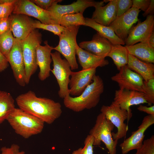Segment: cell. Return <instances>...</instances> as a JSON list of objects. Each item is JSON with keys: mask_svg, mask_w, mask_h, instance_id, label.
<instances>
[{"mask_svg": "<svg viewBox=\"0 0 154 154\" xmlns=\"http://www.w3.org/2000/svg\"><path fill=\"white\" fill-rule=\"evenodd\" d=\"M93 143V137L91 135H88L84 141V147L74 151L72 154H94Z\"/></svg>", "mask_w": 154, "mask_h": 154, "instance_id": "33", "label": "cell"}, {"mask_svg": "<svg viewBox=\"0 0 154 154\" xmlns=\"http://www.w3.org/2000/svg\"><path fill=\"white\" fill-rule=\"evenodd\" d=\"M143 92L148 105L154 104V78L143 81Z\"/></svg>", "mask_w": 154, "mask_h": 154, "instance_id": "31", "label": "cell"}, {"mask_svg": "<svg viewBox=\"0 0 154 154\" xmlns=\"http://www.w3.org/2000/svg\"><path fill=\"white\" fill-rule=\"evenodd\" d=\"M111 78L117 83L119 89L143 92V78L130 69L127 65L121 68L119 72Z\"/></svg>", "mask_w": 154, "mask_h": 154, "instance_id": "12", "label": "cell"}, {"mask_svg": "<svg viewBox=\"0 0 154 154\" xmlns=\"http://www.w3.org/2000/svg\"><path fill=\"white\" fill-rule=\"evenodd\" d=\"M113 101L131 114V106L147 103L143 92L119 89L115 91Z\"/></svg>", "mask_w": 154, "mask_h": 154, "instance_id": "17", "label": "cell"}, {"mask_svg": "<svg viewBox=\"0 0 154 154\" xmlns=\"http://www.w3.org/2000/svg\"><path fill=\"white\" fill-rule=\"evenodd\" d=\"M96 68H91L76 72H72L69 84V94L72 96L80 95L93 81Z\"/></svg>", "mask_w": 154, "mask_h": 154, "instance_id": "16", "label": "cell"}, {"mask_svg": "<svg viewBox=\"0 0 154 154\" xmlns=\"http://www.w3.org/2000/svg\"><path fill=\"white\" fill-rule=\"evenodd\" d=\"M15 100L19 108L48 124L52 123L62 112L60 103L48 98L38 97L31 90L19 95Z\"/></svg>", "mask_w": 154, "mask_h": 154, "instance_id": "1", "label": "cell"}, {"mask_svg": "<svg viewBox=\"0 0 154 154\" xmlns=\"http://www.w3.org/2000/svg\"><path fill=\"white\" fill-rule=\"evenodd\" d=\"M10 29L14 37L23 40L27 37L34 30V21L29 16L23 14L12 13L9 17Z\"/></svg>", "mask_w": 154, "mask_h": 154, "instance_id": "18", "label": "cell"}, {"mask_svg": "<svg viewBox=\"0 0 154 154\" xmlns=\"http://www.w3.org/2000/svg\"><path fill=\"white\" fill-rule=\"evenodd\" d=\"M131 70L140 75L144 80L154 78V65L141 61L129 54L127 64Z\"/></svg>", "mask_w": 154, "mask_h": 154, "instance_id": "23", "label": "cell"}, {"mask_svg": "<svg viewBox=\"0 0 154 154\" xmlns=\"http://www.w3.org/2000/svg\"><path fill=\"white\" fill-rule=\"evenodd\" d=\"M6 120L17 134L25 139L42 131L44 122L19 108H15Z\"/></svg>", "mask_w": 154, "mask_h": 154, "instance_id": "3", "label": "cell"}, {"mask_svg": "<svg viewBox=\"0 0 154 154\" xmlns=\"http://www.w3.org/2000/svg\"><path fill=\"white\" fill-rule=\"evenodd\" d=\"M137 110L140 111L142 112L149 115H154V106L147 107L141 104L139 105L137 108Z\"/></svg>", "mask_w": 154, "mask_h": 154, "instance_id": "40", "label": "cell"}, {"mask_svg": "<svg viewBox=\"0 0 154 154\" xmlns=\"http://www.w3.org/2000/svg\"><path fill=\"white\" fill-rule=\"evenodd\" d=\"M76 55L79 63L84 70L91 68L102 67L108 65L109 61L103 56L95 55L80 48L77 44Z\"/></svg>", "mask_w": 154, "mask_h": 154, "instance_id": "22", "label": "cell"}, {"mask_svg": "<svg viewBox=\"0 0 154 154\" xmlns=\"http://www.w3.org/2000/svg\"><path fill=\"white\" fill-rule=\"evenodd\" d=\"M12 13L32 17L44 24H54L49 11L40 8L29 0H17Z\"/></svg>", "mask_w": 154, "mask_h": 154, "instance_id": "15", "label": "cell"}, {"mask_svg": "<svg viewBox=\"0 0 154 154\" xmlns=\"http://www.w3.org/2000/svg\"><path fill=\"white\" fill-rule=\"evenodd\" d=\"M84 26L90 27L96 30L102 36L107 39L112 44H125V42L119 38L110 26H106L98 24L91 18H85Z\"/></svg>", "mask_w": 154, "mask_h": 154, "instance_id": "25", "label": "cell"}, {"mask_svg": "<svg viewBox=\"0 0 154 154\" xmlns=\"http://www.w3.org/2000/svg\"><path fill=\"white\" fill-rule=\"evenodd\" d=\"M135 154H154V136L143 141L141 146Z\"/></svg>", "mask_w": 154, "mask_h": 154, "instance_id": "32", "label": "cell"}, {"mask_svg": "<svg viewBox=\"0 0 154 154\" xmlns=\"http://www.w3.org/2000/svg\"><path fill=\"white\" fill-rule=\"evenodd\" d=\"M85 23V18L82 13L63 15L59 22V25L65 27L71 26L84 25Z\"/></svg>", "mask_w": 154, "mask_h": 154, "instance_id": "28", "label": "cell"}, {"mask_svg": "<svg viewBox=\"0 0 154 154\" xmlns=\"http://www.w3.org/2000/svg\"><path fill=\"white\" fill-rule=\"evenodd\" d=\"M15 108L14 100L11 94L0 90V124L7 119Z\"/></svg>", "mask_w": 154, "mask_h": 154, "instance_id": "27", "label": "cell"}, {"mask_svg": "<svg viewBox=\"0 0 154 154\" xmlns=\"http://www.w3.org/2000/svg\"><path fill=\"white\" fill-rule=\"evenodd\" d=\"M33 26L35 29H39L47 30L52 33L54 35L58 36L66 28L60 25L52 24H44L37 20L34 21Z\"/></svg>", "mask_w": 154, "mask_h": 154, "instance_id": "30", "label": "cell"}, {"mask_svg": "<svg viewBox=\"0 0 154 154\" xmlns=\"http://www.w3.org/2000/svg\"><path fill=\"white\" fill-rule=\"evenodd\" d=\"M138 22L129 31L125 41L126 46L133 45L139 42L148 43L150 37L154 31V15H148L144 21L141 22L139 20Z\"/></svg>", "mask_w": 154, "mask_h": 154, "instance_id": "11", "label": "cell"}, {"mask_svg": "<svg viewBox=\"0 0 154 154\" xmlns=\"http://www.w3.org/2000/svg\"><path fill=\"white\" fill-rule=\"evenodd\" d=\"M129 53L125 46L121 44H112L111 50L107 56L110 57L117 69L127 65L128 60Z\"/></svg>", "mask_w": 154, "mask_h": 154, "instance_id": "26", "label": "cell"}, {"mask_svg": "<svg viewBox=\"0 0 154 154\" xmlns=\"http://www.w3.org/2000/svg\"><path fill=\"white\" fill-rule=\"evenodd\" d=\"M9 64L6 58L0 51V72L7 68Z\"/></svg>", "mask_w": 154, "mask_h": 154, "instance_id": "41", "label": "cell"}, {"mask_svg": "<svg viewBox=\"0 0 154 154\" xmlns=\"http://www.w3.org/2000/svg\"><path fill=\"white\" fill-rule=\"evenodd\" d=\"M1 154H25V152L23 151L20 150V147L17 144H13L10 147H3L0 150Z\"/></svg>", "mask_w": 154, "mask_h": 154, "instance_id": "37", "label": "cell"}, {"mask_svg": "<svg viewBox=\"0 0 154 154\" xmlns=\"http://www.w3.org/2000/svg\"><path fill=\"white\" fill-rule=\"evenodd\" d=\"M16 0H0V4H5L13 3Z\"/></svg>", "mask_w": 154, "mask_h": 154, "instance_id": "44", "label": "cell"}, {"mask_svg": "<svg viewBox=\"0 0 154 154\" xmlns=\"http://www.w3.org/2000/svg\"><path fill=\"white\" fill-rule=\"evenodd\" d=\"M17 0L11 3L0 4V19L8 18L12 14Z\"/></svg>", "mask_w": 154, "mask_h": 154, "instance_id": "35", "label": "cell"}, {"mask_svg": "<svg viewBox=\"0 0 154 154\" xmlns=\"http://www.w3.org/2000/svg\"><path fill=\"white\" fill-rule=\"evenodd\" d=\"M140 11L132 7L122 15L116 17L109 26L119 38L125 42L133 25L139 20L138 17Z\"/></svg>", "mask_w": 154, "mask_h": 154, "instance_id": "13", "label": "cell"}, {"mask_svg": "<svg viewBox=\"0 0 154 154\" xmlns=\"http://www.w3.org/2000/svg\"><path fill=\"white\" fill-rule=\"evenodd\" d=\"M103 1L109 3L105 6L95 8L91 19L98 24L109 26L117 17L116 1L110 0H103Z\"/></svg>", "mask_w": 154, "mask_h": 154, "instance_id": "21", "label": "cell"}, {"mask_svg": "<svg viewBox=\"0 0 154 154\" xmlns=\"http://www.w3.org/2000/svg\"><path fill=\"white\" fill-rule=\"evenodd\" d=\"M114 126L101 112L97 116L95 124L89 132V134L94 138L93 145L99 146L101 142H103L110 154L116 153L118 141L114 140L112 135Z\"/></svg>", "mask_w": 154, "mask_h": 154, "instance_id": "5", "label": "cell"}, {"mask_svg": "<svg viewBox=\"0 0 154 154\" xmlns=\"http://www.w3.org/2000/svg\"><path fill=\"white\" fill-rule=\"evenodd\" d=\"M103 1H96L92 0H77L68 5H60L58 3L53 5L47 11L50 13L54 24L59 25L61 17L63 15L83 13L87 8L94 7L95 8L104 5Z\"/></svg>", "mask_w": 154, "mask_h": 154, "instance_id": "9", "label": "cell"}, {"mask_svg": "<svg viewBox=\"0 0 154 154\" xmlns=\"http://www.w3.org/2000/svg\"><path fill=\"white\" fill-rule=\"evenodd\" d=\"M14 39L11 29L0 35V51L7 58L13 45Z\"/></svg>", "mask_w": 154, "mask_h": 154, "instance_id": "29", "label": "cell"}, {"mask_svg": "<svg viewBox=\"0 0 154 154\" xmlns=\"http://www.w3.org/2000/svg\"><path fill=\"white\" fill-rule=\"evenodd\" d=\"M31 1L40 8L47 10L53 5L61 2V0H31Z\"/></svg>", "mask_w": 154, "mask_h": 154, "instance_id": "36", "label": "cell"}, {"mask_svg": "<svg viewBox=\"0 0 154 154\" xmlns=\"http://www.w3.org/2000/svg\"><path fill=\"white\" fill-rule=\"evenodd\" d=\"M154 123V115L145 116L138 129L132 132L131 135L120 145L122 154H127L133 149L137 150L142 145L147 129Z\"/></svg>", "mask_w": 154, "mask_h": 154, "instance_id": "14", "label": "cell"}, {"mask_svg": "<svg viewBox=\"0 0 154 154\" xmlns=\"http://www.w3.org/2000/svg\"><path fill=\"white\" fill-rule=\"evenodd\" d=\"M112 44L107 39L97 32L91 40L82 42L78 46L95 55L106 57L111 50Z\"/></svg>", "mask_w": 154, "mask_h": 154, "instance_id": "20", "label": "cell"}, {"mask_svg": "<svg viewBox=\"0 0 154 154\" xmlns=\"http://www.w3.org/2000/svg\"><path fill=\"white\" fill-rule=\"evenodd\" d=\"M129 54L143 61L154 63V48L148 43L140 42L130 46H125Z\"/></svg>", "mask_w": 154, "mask_h": 154, "instance_id": "24", "label": "cell"}, {"mask_svg": "<svg viewBox=\"0 0 154 154\" xmlns=\"http://www.w3.org/2000/svg\"><path fill=\"white\" fill-rule=\"evenodd\" d=\"M117 8L116 17H118L125 13L133 5L131 0H116Z\"/></svg>", "mask_w": 154, "mask_h": 154, "instance_id": "34", "label": "cell"}, {"mask_svg": "<svg viewBox=\"0 0 154 154\" xmlns=\"http://www.w3.org/2000/svg\"><path fill=\"white\" fill-rule=\"evenodd\" d=\"M80 26H71L66 27L59 36L58 44L53 50L59 52L70 65L71 70L78 69L76 55V36Z\"/></svg>", "mask_w": 154, "mask_h": 154, "instance_id": "6", "label": "cell"}, {"mask_svg": "<svg viewBox=\"0 0 154 154\" xmlns=\"http://www.w3.org/2000/svg\"><path fill=\"white\" fill-rule=\"evenodd\" d=\"M132 6L145 12L148 7L150 0H132Z\"/></svg>", "mask_w": 154, "mask_h": 154, "instance_id": "38", "label": "cell"}, {"mask_svg": "<svg viewBox=\"0 0 154 154\" xmlns=\"http://www.w3.org/2000/svg\"><path fill=\"white\" fill-rule=\"evenodd\" d=\"M42 41V35L37 29L33 30L25 39L21 40L23 55L25 65L26 84L30 82L32 76L36 71V49Z\"/></svg>", "mask_w": 154, "mask_h": 154, "instance_id": "4", "label": "cell"}, {"mask_svg": "<svg viewBox=\"0 0 154 154\" xmlns=\"http://www.w3.org/2000/svg\"><path fill=\"white\" fill-rule=\"evenodd\" d=\"M100 112L117 129L116 133H112L114 140L118 141L125 137L128 128L124 121L126 119L129 121L132 114H130L126 110L121 108L114 101L109 106L103 105L100 109Z\"/></svg>", "mask_w": 154, "mask_h": 154, "instance_id": "7", "label": "cell"}, {"mask_svg": "<svg viewBox=\"0 0 154 154\" xmlns=\"http://www.w3.org/2000/svg\"><path fill=\"white\" fill-rule=\"evenodd\" d=\"M104 89L102 79L99 76L95 75L92 82L80 95L74 97L69 95L63 99L64 105L66 108L76 112L91 109L98 104Z\"/></svg>", "mask_w": 154, "mask_h": 154, "instance_id": "2", "label": "cell"}, {"mask_svg": "<svg viewBox=\"0 0 154 154\" xmlns=\"http://www.w3.org/2000/svg\"><path fill=\"white\" fill-rule=\"evenodd\" d=\"M7 59L16 82L20 86H25L26 85L25 72L21 40L15 38L13 45Z\"/></svg>", "mask_w": 154, "mask_h": 154, "instance_id": "10", "label": "cell"}, {"mask_svg": "<svg viewBox=\"0 0 154 154\" xmlns=\"http://www.w3.org/2000/svg\"><path fill=\"white\" fill-rule=\"evenodd\" d=\"M51 56L53 68L51 72L55 76L59 86L58 96L64 99L70 95L68 86L72 71L68 62L65 58H62L59 52L56 51L51 52Z\"/></svg>", "mask_w": 154, "mask_h": 154, "instance_id": "8", "label": "cell"}, {"mask_svg": "<svg viewBox=\"0 0 154 154\" xmlns=\"http://www.w3.org/2000/svg\"><path fill=\"white\" fill-rule=\"evenodd\" d=\"M148 43L151 46L154 48V31L152 33L150 37Z\"/></svg>", "mask_w": 154, "mask_h": 154, "instance_id": "43", "label": "cell"}, {"mask_svg": "<svg viewBox=\"0 0 154 154\" xmlns=\"http://www.w3.org/2000/svg\"><path fill=\"white\" fill-rule=\"evenodd\" d=\"M11 23L9 17L0 19V35L10 29Z\"/></svg>", "mask_w": 154, "mask_h": 154, "instance_id": "39", "label": "cell"}, {"mask_svg": "<svg viewBox=\"0 0 154 154\" xmlns=\"http://www.w3.org/2000/svg\"><path fill=\"white\" fill-rule=\"evenodd\" d=\"M154 13V0H150L149 5L142 15L144 17L150 15H153Z\"/></svg>", "mask_w": 154, "mask_h": 154, "instance_id": "42", "label": "cell"}, {"mask_svg": "<svg viewBox=\"0 0 154 154\" xmlns=\"http://www.w3.org/2000/svg\"><path fill=\"white\" fill-rule=\"evenodd\" d=\"M44 43L45 45H39L36 49L37 64L39 68L38 76L42 81L50 76L51 70L50 64L52 61L51 53L54 48L48 44L47 41H45Z\"/></svg>", "mask_w": 154, "mask_h": 154, "instance_id": "19", "label": "cell"}]
</instances>
